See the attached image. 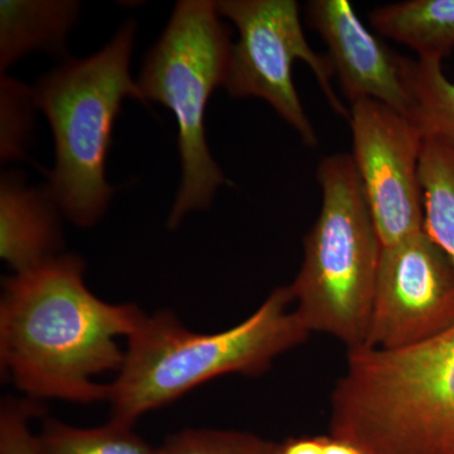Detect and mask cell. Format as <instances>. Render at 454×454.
<instances>
[{
    "mask_svg": "<svg viewBox=\"0 0 454 454\" xmlns=\"http://www.w3.org/2000/svg\"><path fill=\"white\" fill-rule=\"evenodd\" d=\"M85 262L61 254L3 280L0 369L28 399L92 404L109 400L98 376L119 372V340L138 330L145 313L136 304L109 303L83 280Z\"/></svg>",
    "mask_w": 454,
    "mask_h": 454,
    "instance_id": "cell-1",
    "label": "cell"
},
{
    "mask_svg": "<svg viewBox=\"0 0 454 454\" xmlns=\"http://www.w3.org/2000/svg\"><path fill=\"white\" fill-rule=\"evenodd\" d=\"M309 334L293 309L289 286L274 289L252 316L216 333H193L170 310L146 315L128 339L124 365L110 384L112 420L134 427L212 379L259 375Z\"/></svg>",
    "mask_w": 454,
    "mask_h": 454,
    "instance_id": "cell-2",
    "label": "cell"
},
{
    "mask_svg": "<svg viewBox=\"0 0 454 454\" xmlns=\"http://www.w3.org/2000/svg\"><path fill=\"white\" fill-rule=\"evenodd\" d=\"M330 435L366 454H454V325L396 349H349Z\"/></svg>",
    "mask_w": 454,
    "mask_h": 454,
    "instance_id": "cell-3",
    "label": "cell"
},
{
    "mask_svg": "<svg viewBox=\"0 0 454 454\" xmlns=\"http://www.w3.org/2000/svg\"><path fill=\"white\" fill-rule=\"evenodd\" d=\"M136 32V22L128 20L103 50L68 59L32 89L55 139L49 186L62 214L80 227L94 226L115 192L106 181V160L122 100L149 104L130 74Z\"/></svg>",
    "mask_w": 454,
    "mask_h": 454,
    "instance_id": "cell-4",
    "label": "cell"
},
{
    "mask_svg": "<svg viewBox=\"0 0 454 454\" xmlns=\"http://www.w3.org/2000/svg\"><path fill=\"white\" fill-rule=\"evenodd\" d=\"M317 179L321 212L288 286L307 331L331 334L349 351L365 345L382 247L352 155L325 157Z\"/></svg>",
    "mask_w": 454,
    "mask_h": 454,
    "instance_id": "cell-5",
    "label": "cell"
},
{
    "mask_svg": "<svg viewBox=\"0 0 454 454\" xmlns=\"http://www.w3.org/2000/svg\"><path fill=\"white\" fill-rule=\"evenodd\" d=\"M231 47L216 2L181 0L143 62L137 82L145 100L162 104L177 121L182 182L168 229L190 212L207 210L227 184L206 140L205 116L212 92L225 82Z\"/></svg>",
    "mask_w": 454,
    "mask_h": 454,
    "instance_id": "cell-6",
    "label": "cell"
},
{
    "mask_svg": "<svg viewBox=\"0 0 454 454\" xmlns=\"http://www.w3.org/2000/svg\"><path fill=\"white\" fill-rule=\"evenodd\" d=\"M216 8L239 32L223 82L230 97L267 101L300 134L304 145L315 148L318 145L315 128L293 82V65L301 59L315 74L330 106L342 118H349V110L333 90L334 70L330 57L310 49L297 2L220 0Z\"/></svg>",
    "mask_w": 454,
    "mask_h": 454,
    "instance_id": "cell-7",
    "label": "cell"
},
{
    "mask_svg": "<svg viewBox=\"0 0 454 454\" xmlns=\"http://www.w3.org/2000/svg\"><path fill=\"white\" fill-rule=\"evenodd\" d=\"M355 166L382 247L424 229L419 160L424 134L408 116L364 98L349 107Z\"/></svg>",
    "mask_w": 454,
    "mask_h": 454,
    "instance_id": "cell-8",
    "label": "cell"
},
{
    "mask_svg": "<svg viewBox=\"0 0 454 454\" xmlns=\"http://www.w3.org/2000/svg\"><path fill=\"white\" fill-rule=\"evenodd\" d=\"M454 325V269L423 230L382 247L365 345H417Z\"/></svg>",
    "mask_w": 454,
    "mask_h": 454,
    "instance_id": "cell-9",
    "label": "cell"
},
{
    "mask_svg": "<svg viewBox=\"0 0 454 454\" xmlns=\"http://www.w3.org/2000/svg\"><path fill=\"white\" fill-rule=\"evenodd\" d=\"M310 26L327 44L328 57L343 95L354 104L380 101L411 118L400 56L367 31L348 0H313L307 7Z\"/></svg>",
    "mask_w": 454,
    "mask_h": 454,
    "instance_id": "cell-10",
    "label": "cell"
},
{
    "mask_svg": "<svg viewBox=\"0 0 454 454\" xmlns=\"http://www.w3.org/2000/svg\"><path fill=\"white\" fill-rule=\"evenodd\" d=\"M59 203L49 184L29 187L20 172L3 173L0 184V256L23 273L61 255Z\"/></svg>",
    "mask_w": 454,
    "mask_h": 454,
    "instance_id": "cell-11",
    "label": "cell"
},
{
    "mask_svg": "<svg viewBox=\"0 0 454 454\" xmlns=\"http://www.w3.org/2000/svg\"><path fill=\"white\" fill-rule=\"evenodd\" d=\"M79 11L80 3L68 0H2L0 68L3 73L33 51L65 55L66 40L76 25Z\"/></svg>",
    "mask_w": 454,
    "mask_h": 454,
    "instance_id": "cell-12",
    "label": "cell"
},
{
    "mask_svg": "<svg viewBox=\"0 0 454 454\" xmlns=\"http://www.w3.org/2000/svg\"><path fill=\"white\" fill-rule=\"evenodd\" d=\"M379 35L405 44L418 59L443 61L454 49V0H408L373 9Z\"/></svg>",
    "mask_w": 454,
    "mask_h": 454,
    "instance_id": "cell-13",
    "label": "cell"
},
{
    "mask_svg": "<svg viewBox=\"0 0 454 454\" xmlns=\"http://www.w3.org/2000/svg\"><path fill=\"white\" fill-rule=\"evenodd\" d=\"M419 179L424 231L443 250L454 269V145L424 137Z\"/></svg>",
    "mask_w": 454,
    "mask_h": 454,
    "instance_id": "cell-14",
    "label": "cell"
},
{
    "mask_svg": "<svg viewBox=\"0 0 454 454\" xmlns=\"http://www.w3.org/2000/svg\"><path fill=\"white\" fill-rule=\"evenodd\" d=\"M400 68L411 98V121L424 137L454 145V83L442 70V62L400 56Z\"/></svg>",
    "mask_w": 454,
    "mask_h": 454,
    "instance_id": "cell-15",
    "label": "cell"
},
{
    "mask_svg": "<svg viewBox=\"0 0 454 454\" xmlns=\"http://www.w3.org/2000/svg\"><path fill=\"white\" fill-rule=\"evenodd\" d=\"M35 435L38 454H157L133 427L112 419L95 428L47 419Z\"/></svg>",
    "mask_w": 454,
    "mask_h": 454,
    "instance_id": "cell-16",
    "label": "cell"
},
{
    "mask_svg": "<svg viewBox=\"0 0 454 454\" xmlns=\"http://www.w3.org/2000/svg\"><path fill=\"white\" fill-rule=\"evenodd\" d=\"M277 448L253 433L187 428L168 435L157 454H277Z\"/></svg>",
    "mask_w": 454,
    "mask_h": 454,
    "instance_id": "cell-17",
    "label": "cell"
},
{
    "mask_svg": "<svg viewBox=\"0 0 454 454\" xmlns=\"http://www.w3.org/2000/svg\"><path fill=\"white\" fill-rule=\"evenodd\" d=\"M35 106L33 90L2 76V160H22L31 138L33 112Z\"/></svg>",
    "mask_w": 454,
    "mask_h": 454,
    "instance_id": "cell-18",
    "label": "cell"
},
{
    "mask_svg": "<svg viewBox=\"0 0 454 454\" xmlns=\"http://www.w3.org/2000/svg\"><path fill=\"white\" fill-rule=\"evenodd\" d=\"M41 402L5 397L0 406V454H38L31 423L43 415Z\"/></svg>",
    "mask_w": 454,
    "mask_h": 454,
    "instance_id": "cell-19",
    "label": "cell"
},
{
    "mask_svg": "<svg viewBox=\"0 0 454 454\" xmlns=\"http://www.w3.org/2000/svg\"><path fill=\"white\" fill-rule=\"evenodd\" d=\"M327 435L289 438L278 443L277 454H324Z\"/></svg>",
    "mask_w": 454,
    "mask_h": 454,
    "instance_id": "cell-20",
    "label": "cell"
},
{
    "mask_svg": "<svg viewBox=\"0 0 454 454\" xmlns=\"http://www.w3.org/2000/svg\"><path fill=\"white\" fill-rule=\"evenodd\" d=\"M324 454H366L360 447L349 443V442L342 441L327 435L325 441Z\"/></svg>",
    "mask_w": 454,
    "mask_h": 454,
    "instance_id": "cell-21",
    "label": "cell"
}]
</instances>
